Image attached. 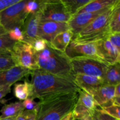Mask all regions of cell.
<instances>
[{
    "label": "cell",
    "instance_id": "obj_1",
    "mask_svg": "<svg viewBox=\"0 0 120 120\" xmlns=\"http://www.w3.org/2000/svg\"><path fill=\"white\" fill-rule=\"evenodd\" d=\"M33 94L30 98L40 100L57 95L77 93L80 90L74 80L38 69L31 72Z\"/></svg>",
    "mask_w": 120,
    "mask_h": 120
},
{
    "label": "cell",
    "instance_id": "obj_2",
    "mask_svg": "<svg viewBox=\"0 0 120 120\" xmlns=\"http://www.w3.org/2000/svg\"><path fill=\"white\" fill-rule=\"evenodd\" d=\"M36 53L39 69L74 80L75 75L71 61L65 53L52 48L48 42L43 51Z\"/></svg>",
    "mask_w": 120,
    "mask_h": 120
},
{
    "label": "cell",
    "instance_id": "obj_3",
    "mask_svg": "<svg viewBox=\"0 0 120 120\" xmlns=\"http://www.w3.org/2000/svg\"><path fill=\"white\" fill-rule=\"evenodd\" d=\"M78 95V93L64 94L40 100L35 120H61L72 111Z\"/></svg>",
    "mask_w": 120,
    "mask_h": 120
},
{
    "label": "cell",
    "instance_id": "obj_4",
    "mask_svg": "<svg viewBox=\"0 0 120 120\" xmlns=\"http://www.w3.org/2000/svg\"><path fill=\"white\" fill-rule=\"evenodd\" d=\"M118 0L114 5L98 15L87 26L74 35L71 41L78 43H94L107 38L111 34L110 22L111 15L117 5Z\"/></svg>",
    "mask_w": 120,
    "mask_h": 120
},
{
    "label": "cell",
    "instance_id": "obj_5",
    "mask_svg": "<svg viewBox=\"0 0 120 120\" xmlns=\"http://www.w3.org/2000/svg\"><path fill=\"white\" fill-rule=\"evenodd\" d=\"M38 11L41 21L68 23L71 18L62 0H41Z\"/></svg>",
    "mask_w": 120,
    "mask_h": 120
},
{
    "label": "cell",
    "instance_id": "obj_6",
    "mask_svg": "<svg viewBox=\"0 0 120 120\" xmlns=\"http://www.w3.org/2000/svg\"><path fill=\"white\" fill-rule=\"evenodd\" d=\"M15 64L30 71L38 70L36 53L31 45L24 42H15L11 49Z\"/></svg>",
    "mask_w": 120,
    "mask_h": 120
},
{
    "label": "cell",
    "instance_id": "obj_7",
    "mask_svg": "<svg viewBox=\"0 0 120 120\" xmlns=\"http://www.w3.org/2000/svg\"><path fill=\"white\" fill-rule=\"evenodd\" d=\"M27 1L20 0L0 12V25L8 32L15 27L22 28L28 15L25 11Z\"/></svg>",
    "mask_w": 120,
    "mask_h": 120
},
{
    "label": "cell",
    "instance_id": "obj_8",
    "mask_svg": "<svg viewBox=\"0 0 120 120\" xmlns=\"http://www.w3.org/2000/svg\"><path fill=\"white\" fill-rule=\"evenodd\" d=\"M70 61L75 75L80 74L103 79L108 67L100 61L88 57H76Z\"/></svg>",
    "mask_w": 120,
    "mask_h": 120
},
{
    "label": "cell",
    "instance_id": "obj_9",
    "mask_svg": "<svg viewBox=\"0 0 120 120\" xmlns=\"http://www.w3.org/2000/svg\"><path fill=\"white\" fill-rule=\"evenodd\" d=\"M78 93V98L71 111L74 119L80 120L87 116H93L97 109L93 97L82 89Z\"/></svg>",
    "mask_w": 120,
    "mask_h": 120
},
{
    "label": "cell",
    "instance_id": "obj_10",
    "mask_svg": "<svg viewBox=\"0 0 120 120\" xmlns=\"http://www.w3.org/2000/svg\"><path fill=\"white\" fill-rule=\"evenodd\" d=\"M96 50L100 60L107 65L120 63V50L116 48L107 38L95 42Z\"/></svg>",
    "mask_w": 120,
    "mask_h": 120
},
{
    "label": "cell",
    "instance_id": "obj_11",
    "mask_svg": "<svg viewBox=\"0 0 120 120\" xmlns=\"http://www.w3.org/2000/svg\"><path fill=\"white\" fill-rule=\"evenodd\" d=\"M64 53L70 59L76 57H88L100 61L97 55L95 42L78 43L71 41Z\"/></svg>",
    "mask_w": 120,
    "mask_h": 120
},
{
    "label": "cell",
    "instance_id": "obj_12",
    "mask_svg": "<svg viewBox=\"0 0 120 120\" xmlns=\"http://www.w3.org/2000/svg\"><path fill=\"white\" fill-rule=\"evenodd\" d=\"M70 29L68 23L53 21H40L38 27L39 38L45 40L50 43L57 35Z\"/></svg>",
    "mask_w": 120,
    "mask_h": 120
},
{
    "label": "cell",
    "instance_id": "obj_13",
    "mask_svg": "<svg viewBox=\"0 0 120 120\" xmlns=\"http://www.w3.org/2000/svg\"><path fill=\"white\" fill-rule=\"evenodd\" d=\"M40 21L41 18L39 11L27 16L21 28L23 35V42L32 45L34 41L39 38L38 32Z\"/></svg>",
    "mask_w": 120,
    "mask_h": 120
},
{
    "label": "cell",
    "instance_id": "obj_14",
    "mask_svg": "<svg viewBox=\"0 0 120 120\" xmlns=\"http://www.w3.org/2000/svg\"><path fill=\"white\" fill-rule=\"evenodd\" d=\"M106 10L107 9L94 12H83L76 14L71 18L68 22L69 28L73 35H75L87 26L98 15Z\"/></svg>",
    "mask_w": 120,
    "mask_h": 120
},
{
    "label": "cell",
    "instance_id": "obj_15",
    "mask_svg": "<svg viewBox=\"0 0 120 120\" xmlns=\"http://www.w3.org/2000/svg\"><path fill=\"white\" fill-rule=\"evenodd\" d=\"M32 71L22 68L15 66L11 69L0 72V89L7 86H12V84L31 73Z\"/></svg>",
    "mask_w": 120,
    "mask_h": 120
},
{
    "label": "cell",
    "instance_id": "obj_16",
    "mask_svg": "<svg viewBox=\"0 0 120 120\" xmlns=\"http://www.w3.org/2000/svg\"><path fill=\"white\" fill-rule=\"evenodd\" d=\"M74 82L80 89L90 94L95 90L104 85L103 78L80 74L75 75Z\"/></svg>",
    "mask_w": 120,
    "mask_h": 120
},
{
    "label": "cell",
    "instance_id": "obj_17",
    "mask_svg": "<svg viewBox=\"0 0 120 120\" xmlns=\"http://www.w3.org/2000/svg\"><path fill=\"white\" fill-rule=\"evenodd\" d=\"M115 86L104 84L91 93L97 106L101 107L112 105L114 97Z\"/></svg>",
    "mask_w": 120,
    "mask_h": 120
},
{
    "label": "cell",
    "instance_id": "obj_18",
    "mask_svg": "<svg viewBox=\"0 0 120 120\" xmlns=\"http://www.w3.org/2000/svg\"><path fill=\"white\" fill-rule=\"evenodd\" d=\"M73 35L71 30L69 29L56 35L49 43L53 49L64 53L66 49L72 40Z\"/></svg>",
    "mask_w": 120,
    "mask_h": 120
},
{
    "label": "cell",
    "instance_id": "obj_19",
    "mask_svg": "<svg viewBox=\"0 0 120 120\" xmlns=\"http://www.w3.org/2000/svg\"><path fill=\"white\" fill-rule=\"evenodd\" d=\"M118 0H91L77 14L83 12H94L105 10L116 4Z\"/></svg>",
    "mask_w": 120,
    "mask_h": 120
},
{
    "label": "cell",
    "instance_id": "obj_20",
    "mask_svg": "<svg viewBox=\"0 0 120 120\" xmlns=\"http://www.w3.org/2000/svg\"><path fill=\"white\" fill-rule=\"evenodd\" d=\"M104 79V84L116 86L120 82V64L117 63L113 65L108 66Z\"/></svg>",
    "mask_w": 120,
    "mask_h": 120
},
{
    "label": "cell",
    "instance_id": "obj_21",
    "mask_svg": "<svg viewBox=\"0 0 120 120\" xmlns=\"http://www.w3.org/2000/svg\"><path fill=\"white\" fill-rule=\"evenodd\" d=\"M14 93L15 97L20 101L31 98L33 94V87L31 83L25 80L23 83L15 84Z\"/></svg>",
    "mask_w": 120,
    "mask_h": 120
},
{
    "label": "cell",
    "instance_id": "obj_22",
    "mask_svg": "<svg viewBox=\"0 0 120 120\" xmlns=\"http://www.w3.org/2000/svg\"><path fill=\"white\" fill-rule=\"evenodd\" d=\"M25 110L22 101L15 102L9 104H6L1 109V118L16 117L20 113Z\"/></svg>",
    "mask_w": 120,
    "mask_h": 120
},
{
    "label": "cell",
    "instance_id": "obj_23",
    "mask_svg": "<svg viewBox=\"0 0 120 120\" xmlns=\"http://www.w3.org/2000/svg\"><path fill=\"white\" fill-rule=\"evenodd\" d=\"M91 0H62L68 12L72 17Z\"/></svg>",
    "mask_w": 120,
    "mask_h": 120
},
{
    "label": "cell",
    "instance_id": "obj_24",
    "mask_svg": "<svg viewBox=\"0 0 120 120\" xmlns=\"http://www.w3.org/2000/svg\"><path fill=\"white\" fill-rule=\"evenodd\" d=\"M15 66L11 50L0 51V72L11 69Z\"/></svg>",
    "mask_w": 120,
    "mask_h": 120
},
{
    "label": "cell",
    "instance_id": "obj_25",
    "mask_svg": "<svg viewBox=\"0 0 120 120\" xmlns=\"http://www.w3.org/2000/svg\"><path fill=\"white\" fill-rule=\"evenodd\" d=\"M120 3L118 4L111 15L110 28L111 33H120Z\"/></svg>",
    "mask_w": 120,
    "mask_h": 120
},
{
    "label": "cell",
    "instance_id": "obj_26",
    "mask_svg": "<svg viewBox=\"0 0 120 120\" xmlns=\"http://www.w3.org/2000/svg\"><path fill=\"white\" fill-rule=\"evenodd\" d=\"M15 42L9 38L8 33L0 35V51L11 50Z\"/></svg>",
    "mask_w": 120,
    "mask_h": 120
},
{
    "label": "cell",
    "instance_id": "obj_27",
    "mask_svg": "<svg viewBox=\"0 0 120 120\" xmlns=\"http://www.w3.org/2000/svg\"><path fill=\"white\" fill-rule=\"evenodd\" d=\"M120 106L112 104L108 106L101 107L100 110L109 116L118 120H120Z\"/></svg>",
    "mask_w": 120,
    "mask_h": 120
},
{
    "label": "cell",
    "instance_id": "obj_28",
    "mask_svg": "<svg viewBox=\"0 0 120 120\" xmlns=\"http://www.w3.org/2000/svg\"><path fill=\"white\" fill-rule=\"evenodd\" d=\"M41 0L39 1H27L25 7V11L28 15L36 12L39 11Z\"/></svg>",
    "mask_w": 120,
    "mask_h": 120
},
{
    "label": "cell",
    "instance_id": "obj_29",
    "mask_svg": "<svg viewBox=\"0 0 120 120\" xmlns=\"http://www.w3.org/2000/svg\"><path fill=\"white\" fill-rule=\"evenodd\" d=\"M9 38L15 42H23V35L22 29L18 27H15L8 32Z\"/></svg>",
    "mask_w": 120,
    "mask_h": 120
},
{
    "label": "cell",
    "instance_id": "obj_30",
    "mask_svg": "<svg viewBox=\"0 0 120 120\" xmlns=\"http://www.w3.org/2000/svg\"><path fill=\"white\" fill-rule=\"evenodd\" d=\"M23 105L24 107V109L26 110H29V111H33L38 112L39 108V103L35 101L34 99L29 98L25 100L23 102Z\"/></svg>",
    "mask_w": 120,
    "mask_h": 120
},
{
    "label": "cell",
    "instance_id": "obj_31",
    "mask_svg": "<svg viewBox=\"0 0 120 120\" xmlns=\"http://www.w3.org/2000/svg\"><path fill=\"white\" fill-rule=\"evenodd\" d=\"M47 42L45 39L38 38L34 41L32 46L36 52H40L45 49L47 46Z\"/></svg>",
    "mask_w": 120,
    "mask_h": 120
},
{
    "label": "cell",
    "instance_id": "obj_32",
    "mask_svg": "<svg viewBox=\"0 0 120 120\" xmlns=\"http://www.w3.org/2000/svg\"><path fill=\"white\" fill-rule=\"evenodd\" d=\"M107 39L117 49L120 50V33H111Z\"/></svg>",
    "mask_w": 120,
    "mask_h": 120
},
{
    "label": "cell",
    "instance_id": "obj_33",
    "mask_svg": "<svg viewBox=\"0 0 120 120\" xmlns=\"http://www.w3.org/2000/svg\"><path fill=\"white\" fill-rule=\"evenodd\" d=\"M94 114L97 117V118L99 120H118L113 118V117H111V116H109L107 114L104 113L100 109H96Z\"/></svg>",
    "mask_w": 120,
    "mask_h": 120
},
{
    "label": "cell",
    "instance_id": "obj_34",
    "mask_svg": "<svg viewBox=\"0 0 120 120\" xmlns=\"http://www.w3.org/2000/svg\"><path fill=\"white\" fill-rule=\"evenodd\" d=\"M20 0H0V12L4 10L9 6L17 3Z\"/></svg>",
    "mask_w": 120,
    "mask_h": 120
},
{
    "label": "cell",
    "instance_id": "obj_35",
    "mask_svg": "<svg viewBox=\"0 0 120 120\" xmlns=\"http://www.w3.org/2000/svg\"><path fill=\"white\" fill-rule=\"evenodd\" d=\"M11 86H7L5 87L0 89V101L5 97L7 94L11 92Z\"/></svg>",
    "mask_w": 120,
    "mask_h": 120
},
{
    "label": "cell",
    "instance_id": "obj_36",
    "mask_svg": "<svg viewBox=\"0 0 120 120\" xmlns=\"http://www.w3.org/2000/svg\"><path fill=\"white\" fill-rule=\"evenodd\" d=\"M37 112L33 111L26 110V120H35Z\"/></svg>",
    "mask_w": 120,
    "mask_h": 120
},
{
    "label": "cell",
    "instance_id": "obj_37",
    "mask_svg": "<svg viewBox=\"0 0 120 120\" xmlns=\"http://www.w3.org/2000/svg\"><path fill=\"white\" fill-rule=\"evenodd\" d=\"M120 83L117 84L115 86V90H114V97H117V98H120Z\"/></svg>",
    "mask_w": 120,
    "mask_h": 120
},
{
    "label": "cell",
    "instance_id": "obj_38",
    "mask_svg": "<svg viewBox=\"0 0 120 120\" xmlns=\"http://www.w3.org/2000/svg\"><path fill=\"white\" fill-rule=\"evenodd\" d=\"M16 120H26V110H23L16 117Z\"/></svg>",
    "mask_w": 120,
    "mask_h": 120
},
{
    "label": "cell",
    "instance_id": "obj_39",
    "mask_svg": "<svg viewBox=\"0 0 120 120\" xmlns=\"http://www.w3.org/2000/svg\"><path fill=\"white\" fill-rule=\"evenodd\" d=\"M61 120H75L71 111L69 112V114H68L67 115H66Z\"/></svg>",
    "mask_w": 120,
    "mask_h": 120
},
{
    "label": "cell",
    "instance_id": "obj_40",
    "mask_svg": "<svg viewBox=\"0 0 120 120\" xmlns=\"http://www.w3.org/2000/svg\"><path fill=\"white\" fill-rule=\"evenodd\" d=\"M7 33H8V31L5 30L2 25H0V35H4V34H7Z\"/></svg>",
    "mask_w": 120,
    "mask_h": 120
},
{
    "label": "cell",
    "instance_id": "obj_41",
    "mask_svg": "<svg viewBox=\"0 0 120 120\" xmlns=\"http://www.w3.org/2000/svg\"><path fill=\"white\" fill-rule=\"evenodd\" d=\"M80 120H94L93 116L89 115V116H87L86 117H83V118H82V119Z\"/></svg>",
    "mask_w": 120,
    "mask_h": 120
},
{
    "label": "cell",
    "instance_id": "obj_42",
    "mask_svg": "<svg viewBox=\"0 0 120 120\" xmlns=\"http://www.w3.org/2000/svg\"><path fill=\"white\" fill-rule=\"evenodd\" d=\"M16 117H11V118H1L0 120H16Z\"/></svg>",
    "mask_w": 120,
    "mask_h": 120
},
{
    "label": "cell",
    "instance_id": "obj_43",
    "mask_svg": "<svg viewBox=\"0 0 120 120\" xmlns=\"http://www.w3.org/2000/svg\"><path fill=\"white\" fill-rule=\"evenodd\" d=\"M93 118H94V120H99L98 119V118H97V117H96V116H95L94 114H93Z\"/></svg>",
    "mask_w": 120,
    "mask_h": 120
}]
</instances>
